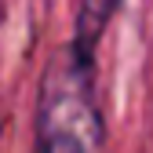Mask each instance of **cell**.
I'll use <instances>...</instances> for the list:
<instances>
[{"instance_id":"6da1fadb","label":"cell","mask_w":153,"mask_h":153,"mask_svg":"<svg viewBox=\"0 0 153 153\" xmlns=\"http://www.w3.org/2000/svg\"><path fill=\"white\" fill-rule=\"evenodd\" d=\"M102 117L95 106V62L59 55L44 76L36 106V153H99Z\"/></svg>"},{"instance_id":"7a4b0ae2","label":"cell","mask_w":153,"mask_h":153,"mask_svg":"<svg viewBox=\"0 0 153 153\" xmlns=\"http://www.w3.org/2000/svg\"><path fill=\"white\" fill-rule=\"evenodd\" d=\"M117 7H120V0H80L76 26H73V44H69L76 59L95 62V48H99L109 18L117 15Z\"/></svg>"}]
</instances>
